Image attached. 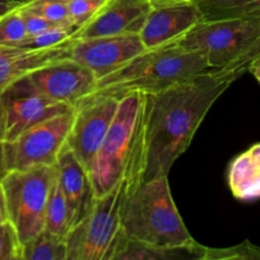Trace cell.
<instances>
[{
	"label": "cell",
	"mask_w": 260,
	"mask_h": 260,
	"mask_svg": "<svg viewBox=\"0 0 260 260\" xmlns=\"http://www.w3.org/2000/svg\"><path fill=\"white\" fill-rule=\"evenodd\" d=\"M80 25L75 23L69 24H56L33 37H28L19 47L29 50H46V48L61 47L71 43L78 38Z\"/></svg>",
	"instance_id": "obj_22"
},
{
	"label": "cell",
	"mask_w": 260,
	"mask_h": 260,
	"mask_svg": "<svg viewBox=\"0 0 260 260\" xmlns=\"http://www.w3.org/2000/svg\"><path fill=\"white\" fill-rule=\"evenodd\" d=\"M55 168L58 185L70 208L74 228L93 207L96 198L93 184L88 170L79 162L75 155L66 146L58 156Z\"/></svg>",
	"instance_id": "obj_15"
},
{
	"label": "cell",
	"mask_w": 260,
	"mask_h": 260,
	"mask_svg": "<svg viewBox=\"0 0 260 260\" xmlns=\"http://www.w3.org/2000/svg\"><path fill=\"white\" fill-rule=\"evenodd\" d=\"M19 12L23 18V22H24L28 37H33V36L40 35V33L45 32L46 29L51 28L52 25H56V24H52L51 22H48V20L45 19L42 15L33 12L32 9L27 8L25 5L24 7L19 8Z\"/></svg>",
	"instance_id": "obj_28"
},
{
	"label": "cell",
	"mask_w": 260,
	"mask_h": 260,
	"mask_svg": "<svg viewBox=\"0 0 260 260\" xmlns=\"http://www.w3.org/2000/svg\"><path fill=\"white\" fill-rule=\"evenodd\" d=\"M55 178V165L8 172L0 178L9 221L22 244L45 230L46 206Z\"/></svg>",
	"instance_id": "obj_7"
},
{
	"label": "cell",
	"mask_w": 260,
	"mask_h": 260,
	"mask_svg": "<svg viewBox=\"0 0 260 260\" xmlns=\"http://www.w3.org/2000/svg\"><path fill=\"white\" fill-rule=\"evenodd\" d=\"M73 42L61 47L46 50H29L19 46H0V93L8 85L32 71L70 56Z\"/></svg>",
	"instance_id": "obj_16"
},
{
	"label": "cell",
	"mask_w": 260,
	"mask_h": 260,
	"mask_svg": "<svg viewBox=\"0 0 260 260\" xmlns=\"http://www.w3.org/2000/svg\"><path fill=\"white\" fill-rule=\"evenodd\" d=\"M30 0H0V17L24 7Z\"/></svg>",
	"instance_id": "obj_29"
},
{
	"label": "cell",
	"mask_w": 260,
	"mask_h": 260,
	"mask_svg": "<svg viewBox=\"0 0 260 260\" xmlns=\"http://www.w3.org/2000/svg\"><path fill=\"white\" fill-rule=\"evenodd\" d=\"M104 3L106 0H70L66 4H68L71 20L75 24L83 27L89 19H91L96 14Z\"/></svg>",
	"instance_id": "obj_27"
},
{
	"label": "cell",
	"mask_w": 260,
	"mask_h": 260,
	"mask_svg": "<svg viewBox=\"0 0 260 260\" xmlns=\"http://www.w3.org/2000/svg\"><path fill=\"white\" fill-rule=\"evenodd\" d=\"M177 42L202 53L212 69L249 71L254 51L260 43V18L202 20Z\"/></svg>",
	"instance_id": "obj_5"
},
{
	"label": "cell",
	"mask_w": 260,
	"mask_h": 260,
	"mask_svg": "<svg viewBox=\"0 0 260 260\" xmlns=\"http://www.w3.org/2000/svg\"><path fill=\"white\" fill-rule=\"evenodd\" d=\"M146 112L147 94L131 91L121 96L113 121L89 170L95 197L109 192L122 180H127L128 187L142 180Z\"/></svg>",
	"instance_id": "obj_2"
},
{
	"label": "cell",
	"mask_w": 260,
	"mask_h": 260,
	"mask_svg": "<svg viewBox=\"0 0 260 260\" xmlns=\"http://www.w3.org/2000/svg\"><path fill=\"white\" fill-rule=\"evenodd\" d=\"M249 71H251V73H253V75L255 76L256 80L260 83V62L251 65L250 69H249Z\"/></svg>",
	"instance_id": "obj_31"
},
{
	"label": "cell",
	"mask_w": 260,
	"mask_h": 260,
	"mask_svg": "<svg viewBox=\"0 0 260 260\" xmlns=\"http://www.w3.org/2000/svg\"><path fill=\"white\" fill-rule=\"evenodd\" d=\"M119 101L121 96L113 94H91L75 107L66 147L88 173L113 121Z\"/></svg>",
	"instance_id": "obj_10"
},
{
	"label": "cell",
	"mask_w": 260,
	"mask_h": 260,
	"mask_svg": "<svg viewBox=\"0 0 260 260\" xmlns=\"http://www.w3.org/2000/svg\"><path fill=\"white\" fill-rule=\"evenodd\" d=\"M258 62H260V56H259V57H256L255 60H254L253 62H251V65H254V63H258ZM251 65H250V66H251Z\"/></svg>",
	"instance_id": "obj_33"
},
{
	"label": "cell",
	"mask_w": 260,
	"mask_h": 260,
	"mask_svg": "<svg viewBox=\"0 0 260 260\" xmlns=\"http://www.w3.org/2000/svg\"><path fill=\"white\" fill-rule=\"evenodd\" d=\"M25 7L42 15L52 24H69L74 23L69 13L68 4L60 0H30Z\"/></svg>",
	"instance_id": "obj_24"
},
{
	"label": "cell",
	"mask_w": 260,
	"mask_h": 260,
	"mask_svg": "<svg viewBox=\"0 0 260 260\" xmlns=\"http://www.w3.org/2000/svg\"><path fill=\"white\" fill-rule=\"evenodd\" d=\"M73 109L45 96L28 75L23 76L0 93V144L13 141L35 124Z\"/></svg>",
	"instance_id": "obj_9"
},
{
	"label": "cell",
	"mask_w": 260,
	"mask_h": 260,
	"mask_svg": "<svg viewBox=\"0 0 260 260\" xmlns=\"http://www.w3.org/2000/svg\"><path fill=\"white\" fill-rule=\"evenodd\" d=\"M150 2H156V0H150Z\"/></svg>",
	"instance_id": "obj_35"
},
{
	"label": "cell",
	"mask_w": 260,
	"mask_h": 260,
	"mask_svg": "<svg viewBox=\"0 0 260 260\" xmlns=\"http://www.w3.org/2000/svg\"><path fill=\"white\" fill-rule=\"evenodd\" d=\"M75 109L35 124L10 142L0 144V172L53 167L66 146Z\"/></svg>",
	"instance_id": "obj_8"
},
{
	"label": "cell",
	"mask_w": 260,
	"mask_h": 260,
	"mask_svg": "<svg viewBox=\"0 0 260 260\" xmlns=\"http://www.w3.org/2000/svg\"><path fill=\"white\" fill-rule=\"evenodd\" d=\"M0 178H2V172H0Z\"/></svg>",
	"instance_id": "obj_36"
},
{
	"label": "cell",
	"mask_w": 260,
	"mask_h": 260,
	"mask_svg": "<svg viewBox=\"0 0 260 260\" xmlns=\"http://www.w3.org/2000/svg\"><path fill=\"white\" fill-rule=\"evenodd\" d=\"M150 9V0H106L96 14L80 28L78 38L139 35Z\"/></svg>",
	"instance_id": "obj_14"
},
{
	"label": "cell",
	"mask_w": 260,
	"mask_h": 260,
	"mask_svg": "<svg viewBox=\"0 0 260 260\" xmlns=\"http://www.w3.org/2000/svg\"><path fill=\"white\" fill-rule=\"evenodd\" d=\"M0 260H22V243L10 221L0 225Z\"/></svg>",
	"instance_id": "obj_26"
},
{
	"label": "cell",
	"mask_w": 260,
	"mask_h": 260,
	"mask_svg": "<svg viewBox=\"0 0 260 260\" xmlns=\"http://www.w3.org/2000/svg\"><path fill=\"white\" fill-rule=\"evenodd\" d=\"M228 184L236 200L243 202L260 200V142L231 161Z\"/></svg>",
	"instance_id": "obj_18"
},
{
	"label": "cell",
	"mask_w": 260,
	"mask_h": 260,
	"mask_svg": "<svg viewBox=\"0 0 260 260\" xmlns=\"http://www.w3.org/2000/svg\"><path fill=\"white\" fill-rule=\"evenodd\" d=\"M71 228H73V220H71L70 208L58 185L57 178H55L46 206L45 230L53 235L66 238Z\"/></svg>",
	"instance_id": "obj_20"
},
{
	"label": "cell",
	"mask_w": 260,
	"mask_h": 260,
	"mask_svg": "<svg viewBox=\"0 0 260 260\" xmlns=\"http://www.w3.org/2000/svg\"><path fill=\"white\" fill-rule=\"evenodd\" d=\"M28 38L19 9L0 17V46H20Z\"/></svg>",
	"instance_id": "obj_23"
},
{
	"label": "cell",
	"mask_w": 260,
	"mask_h": 260,
	"mask_svg": "<svg viewBox=\"0 0 260 260\" xmlns=\"http://www.w3.org/2000/svg\"><path fill=\"white\" fill-rule=\"evenodd\" d=\"M207 246L196 241L190 245L156 246L121 236L112 260H205Z\"/></svg>",
	"instance_id": "obj_17"
},
{
	"label": "cell",
	"mask_w": 260,
	"mask_h": 260,
	"mask_svg": "<svg viewBox=\"0 0 260 260\" xmlns=\"http://www.w3.org/2000/svg\"><path fill=\"white\" fill-rule=\"evenodd\" d=\"M45 96L73 108L95 91L98 79L89 69L68 56L28 74Z\"/></svg>",
	"instance_id": "obj_11"
},
{
	"label": "cell",
	"mask_w": 260,
	"mask_h": 260,
	"mask_svg": "<svg viewBox=\"0 0 260 260\" xmlns=\"http://www.w3.org/2000/svg\"><path fill=\"white\" fill-rule=\"evenodd\" d=\"M259 56H260V43H259V45H258V47L255 48V51H254V55H253V61L255 60L256 57H259ZM253 61H251V62H253ZM250 65H251V63H250ZM249 69H250V68H249Z\"/></svg>",
	"instance_id": "obj_32"
},
{
	"label": "cell",
	"mask_w": 260,
	"mask_h": 260,
	"mask_svg": "<svg viewBox=\"0 0 260 260\" xmlns=\"http://www.w3.org/2000/svg\"><path fill=\"white\" fill-rule=\"evenodd\" d=\"M213 70L217 69L211 68L202 53L174 42L137 55L121 69L98 80L93 94H155Z\"/></svg>",
	"instance_id": "obj_3"
},
{
	"label": "cell",
	"mask_w": 260,
	"mask_h": 260,
	"mask_svg": "<svg viewBox=\"0 0 260 260\" xmlns=\"http://www.w3.org/2000/svg\"><path fill=\"white\" fill-rule=\"evenodd\" d=\"M9 221V213H8L7 198H5L4 188H3L2 182H0V225Z\"/></svg>",
	"instance_id": "obj_30"
},
{
	"label": "cell",
	"mask_w": 260,
	"mask_h": 260,
	"mask_svg": "<svg viewBox=\"0 0 260 260\" xmlns=\"http://www.w3.org/2000/svg\"><path fill=\"white\" fill-rule=\"evenodd\" d=\"M122 230L127 238L150 245L196 243L173 200L168 175L128 187L122 207Z\"/></svg>",
	"instance_id": "obj_4"
},
{
	"label": "cell",
	"mask_w": 260,
	"mask_h": 260,
	"mask_svg": "<svg viewBox=\"0 0 260 260\" xmlns=\"http://www.w3.org/2000/svg\"><path fill=\"white\" fill-rule=\"evenodd\" d=\"M128 182L96 197L88 215L66 235L68 260H112L122 230V207Z\"/></svg>",
	"instance_id": "obj_6"
},
{
	"label": "cell",
	"mask_w": 260,
	"mask_h": 260,
	"mask_svg": "<svg viewBox=\"0 0 260 260\" xmlns=\"http://www.w3.org/2000/svg\"><path fill=\"white\" fill-rule=\"evenodd\" d=\"M202 19H234V18H260V0H194Z\"/></svg>",
	"instance_id": "obj_19"
},
{
	"label": "cell",
	"mask_w": 260,
	"mask_h": 260,
	"mask_svg": "<svg viewBox=\"0 0 260 260\" xmlns=\"http://www.w3.org/2000/svg\"><path fill=\"white\" fill-rule=\"evenodd\" d=\"M205 260H260V248L249 240L230 248H207Z\"/></svg>",
	"instance_id": "obj_25"
},
{
	"label": "cell",
	"mask_w": 260,
	"mask_h": 260,
	"mask_svg": "<svg viewBox=\"0 0 260 260\" xmlns=\"http://www.w3.org/2000/svg\"><path fill=\"white\" fill-rule=\"evenodd\" d=\"M243 69L222 68L147 94L145 169L141 182L167 177L188 149L206 114Z\"/></svg>",
	"instance_id": "obj_1"
},
{
	"label": "cell",
	"mask_w": 260,
	"mask_h": 260,
	"mask_svg": "<svg viewBox=\"0 0 260 260\" xmlns=\"http://www.w3.org/2000/svg\"><path fill=\"white\" fill-rule=\"evenodd\" d=\"M202 20L194 0H156L139 36L146 50L161 47L179 41Z\"/></svg>",
	"instance_id": "obj_13"
},
{
	"label": "cell",
	"mask_w": 260,
	"mask_h": 260,
	"mask_svg": "<svg viewBox=\"0 0 260 260\" xmlns=\"http://www.w3.org/2000/svg\"><path fill=\"white\" fill-rule=\"evenodd\" d=\"M60 2H63V3H68V2H70V0H60Z\"/></svg>",
	"instance_id": "obj_34"
},
{
	"label": "cell",
	"mask_w": 260,
	"mask_h": 260,
	"mask_svg": "<svg viewBox=\"0 0 260 260\" xmlns=\"http://www.w3.org/2000/svg\"><path fill=\"white\" fill-rule=\"evenodd\" d=\"M22 260H68L65 238L43 230L22 244Z\"/></svg>",
	"instance_id": "obj_21"
},
{
	"label": "cell",
	"mask_w": 260,
	"mask_h": 260,
	"mask_svg": "<svg viewBox=\"0 0 260 260\" xmlns=\"http://www.w3.org/2000/svg\"><path fill=\"white\" fill-rule=\"evenodd\" d=\"M146 51L136 33L78 38L70 47V57L94 74L98 80L114 73Z\"/></svg>",
	"instance_id": "obj_12"
}]
</instances>
